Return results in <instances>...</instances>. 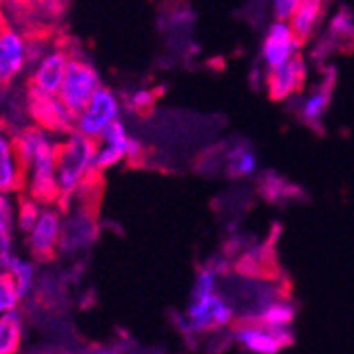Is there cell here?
I'll return each mask as SVG.
<instances>
[{"label": "cell", "mask_w": 354, "mask_h": 354, "mask_svg": "<svg viewBox=\"0 0 354 354\" xmlns=\"http://www.w3.org/2000/svg\"><path fill=\"white\" fill-rule=\"evenodd\" d=\"M13 136L17 155L26 170L24 196L41 206H57V140L35 125L19 127L17 132H13Z\"/></svg>", "instance_id": "obj_1"}, {"label": "cell", "mask_w": 354, "mask_h": 354, "mask_svg": "<svg viewBox=\"0 0 354 354\" xmlns=\"http://www.w3.org/2000/svg\"><path fill=\"white\" fill-rule=\"evenodd\" d=\"M95 159V142L73 132L64 136V140L57 142V189H59V202L57 208L66 212L77 193L83 189L85 183H89L95 174L93 168Z\"/></svg>", "instance_id": "obj_2"}, {"label": "cell", "mask_w": 354, "mask_h": 354, "mask_svg": "<svg viewBox=\"0 0 354 354\" xmlns=\"http://www.w3.org/2000/svg\"><path fill=\"white\" fill-rule=\"evenodd\" d=\"M24 106H26V115L32 119V123H35V127H39V130L51 136L53 134L68 136L75 132V115L64 106L59 95L28 89L24 98Z\"/></svg>", "instance_id": "obj_3"}, {"label": "cell", "mask_w": 354, "mask_h": 354, "mask_svg": "<svg viewBox=\"0 0 354 354\" xmlns=\"http://www.w3.org/2000/svg\"><path fill=\"white\" fill-rule=\"evenodd\" d=\"M102 87L100 83V75L93 68V64L87 62L83 55L75 53L71 57L66 77L62 81L59 87V100L64 102L75 117L85 109V104L91 100V95Z\"/></svg>", "instance_id": "obj_4"}, {"label": "cell", "mask_w": 354, "mask_h": 354, "mask_svg": "<svg viewBox=\"0 0 354 354\" xmlns=\"http://www.w3.org/2000/svg\"><path fill=\"white\" fill-rule=\"evenodd\" d=\"M119 115H121V102L117 98V93L102 85L91 95V100L85 104V109L75 117V132L95 142L113 123L121 121Z\"/></svg>", "instance_id": "obj_5"}, {"label": "cell", "mask_w": 354, "mask_h": 354, "mask_svg": "<svg viewBox=\"0 0 354 354\" xmlns=\"http://www.w3.org/2000/svg\"><path fill=\"white\" fill-rule=\"evenodd\" d=\"M142 157V147L138 140H134L127 134V127L123 121L113 123L109 130L95 140V159H93V168L98 174L102 170H109L121 162H138Z\"/></svg>", "instance_id": "obj_6"}, {"label": "cell", "mask_w": 354, "mask_h": 354, "mask_svg": "<svg viewBox=\"0 0 354 354\" xmlns=\"http://www.w3.org/2000/svg\"><path fill=\"white\" fill-rule=\"evenodd\" d=\"M234 337L252 354H278L295 342L291 327L248 323V320H234Z\"/></svg>", "instance_id": "obj_7"}, {"label": "cell", "mask_w": 354, "mask_h": 354, "mask_svg": "<svg viewBox=\"0 0 354 354\" xmlns=\"http://www.w3.org/2000/svg\"><path fill=\"white\" fill-rule=\"evenodd\" d=\"M234 314H236L234 306L221 293L210 299L189 301L185 318H183V331L187 335L218 331L227 325H234Z\"/></svg>", "instance_id": "obj_8"}, {"label": "cell", "mask_w": 354, "mask_h": 354, "mask_svg": "<svg viewBox=\"0 0 354 354\" xmlns=\"http://www.w3.org/2000/svg\"><path fill=\"white\" fill-rule=\"evenodd\" d=\"M73 55L75 51H71L66 45H49L47 51L35 62V71L28 79V89L57 95Z\"/></svg>", "instance_id": "obj_9"}, {"label": "cell", "mask_w": 354, "mask_h": 354, "mask_svg": "<svg viewBox=\"0 0 354 354\" xmlns=\"http://www.w3.org/2000/svg\"><path fill=\"white\" fill-rule=\"evenodd\" d=\"M64 212L57 206H43L41 216L35 227L30 230L28 248L37 261H51L62 244V230H64Z\"/></svg>", "instance_id": "obj_10"}, {"label": "cell", "mask_w": 354, "mask_h": 354, "mask_svg": "<svg viewBox=\"0 0 354 354\" xmlns=\"http://www.w3.org/2000/svg\"><path fill=\"white\" fill-rule=\"evenodd\" d=\"M32 62L30 43L19 30L7 26L0 32V87L11 85Z\"/></svg>", "instance_id": "obj_11"}, {"label": "cell", "mask_w": 354, "mask_h": 354, "mask_svg": "<svg viewBox=\"0 0 354 354\" xmlns=\"http://www.w3.org/2000/svg\"><path fill=\"white\" fill-rule=\"evenodd\" d=\"M26 189V170L17 155L15 136L9 127L0 125V193L13 196Z\"/></svg>", "instance_id": "obj_12"}, {"label": "cell", "mask_w": 354, "mask_h": 354, "mask_svg": "<svg viewBox=\"0 0 354 354\" xmlns=\"http://www.w3.org/2000/svg\"><path fill=\"white\" fill-rule=\"evenodd\" d=\"M306 62L299 51L293 57H288L282 66L268 68V87L272 100H282L288 98L291 93L301 91L306 85Z\"/></svg>", "instance_id": "obj_13"}, {"label": "cell", "mask_w": 354, "mask_h": 354, "mask_svg": "<svg viewBox=\"0 0 354 354\" xmlns=\"http://www.w3.org/2000/svg\"><path fill=\"white\" fill-rule=\"evenodd\" d=\"M331 51H342V53L354 51V15L348 9H342V13L333 17V21L327 28L325 39L318 41V49L314 51V55L320 57V53H323L325 57Z\"/></svg>", "instance_id": "obj_14"}, {"label": "cell", "mask_w": 354, "mask_h": 354, "mask_svg": "<svg viewBox=\"0 0 354 354\" xmlns=\"http://www.w3.org/2000/svg\"><path fill=\"white\" fill-rule=\"evenodd\" d=\"M325 5L320 0H299L297 9L291 17V24H288V30H291L293 41L297 47H304L312 37L316 28L323 24L325 17Z\"/></svg>", "instance_id": "obj_15"}, {"label": "cell", "mask_w": 354, "mask_h": 354, "mask_svg": "<svg viewBox=\"0 0 354 354\" xmlns=\"http://www.w3.org/2000/svg\"><path fill=\"white\" fill-rule=\"evenodd\" d=\"M295 53H297V45L293 41V35H291V30H288V26L280 24V21L272 24L268 37L263 41V49H261L266 66L278 68L288 57H293Z\"/></svg>", "instance_id": "obj_16"}, {"label": "cell", "mask_w": 354, "mask_h": 354, "mask_svg": "<svg viewBox=\"0 0 354 354\" xmlns=\"http://www.w3.org/2000/svg\"><path fill=\"white\" fill-rule=\"evenodd\" d=\"M333 85H335V71L329 68L327 71V79L320 81V85L310 93V98L301 106V119H304V123H308L310 127H314L316 132H320V119L325 117L327 106L331 102Z\"/></svg>", "instance_id": "obj_17"}, {"label": "cell", "mask_w": 354, "mask_h": 354, "mask_svg": "<svg viewBox=\"0 0 354 354\" xmlns=\"http://www.w3.org/2000/svg\"><path fill=\"white\" fill-rule=\"evenodd\" d=\"M24 339V316L9 312L0 316V354H17Z\"/></svg>", "instance_id": "obj_18"}, {"label": "cell", "mask_w": 354, "mask_h": 354, "mask_svg": "<svg viewBox=\"0 0 354 354\" xmlns=\"http://www.w3.org/2000/svg\"><path fill=\"white\" fill-rule=\"evenodd\" d=\"M297 314V306L291 304L288 299H280L268 308H263L261 312H257L252 316L246 318H238V320H248V323H261V325H284L288 327L293 323V318Z\"/></svg>", "instance_id": "obj_19"}, {"label": "cell", "mask_w": 354, "mask_h": 354, "mask_svg": "<svg viewBox=\"0 0 354 354\" xmlns=\"http://www.w3.org/2000/svg\"><path fill=\"white\" fill-rule=\"evenodd\" d=\"M7 272L17 286V293H19L21 301L35 293V288H37V263L35 261H28L24 257H13V261Z\"/></svg>", "instance_id": "obj_20"}, {"label": "cell", "mask_w": 354, "mask_h": 354, "mask_svg": "<svg viewBox=\"0 0 354 354\" xmlns=\"http://www.w3.org/2000/svg\"><path fill=\"white\" fill-rule=\"evenodd\" d=\"M257 168V155L248 147H238L227 153V174L234 178H242L252 174Z\"/></svg>", "instance_id": "obj_21"}, {"label": "cell", "mask_w": 354, "mask_h": 354, "mask_svg": "<svg viewBox=\"0 0 354 354\" xmlns=\"http://www.w3.org/2000/svg\"><path fill=\"white\" fill-rule=\"evenodd\" d=\"M41 210H43V206L37 204L35 200H30L26 196L19 198L17 208H15V225L19 227L21 234H26V236L30 234V230L35 227L39 216H41Z\"/></svg>", "instance_id": "obj_22"}, {"label": "cell", "mask_w": 354, "mask_h": 354, "mask_svg": "<svg viewBox=\"0 0 354 354\" xmlns=\"http://www.w3.org/2000/svg\"><path fill=\"white\" fill-rule=\"evenodd\" d=\"M21 304V297L17 293V286L9 272H0V316L17 312V306Z\"/></svg>", "instance_id": "obj_23"}, {"label": "cell", "mask_w": 354, "mask_h": 354, "mask_svg": "<svg viewBox=\"0 0 354 354\" xmlns=\"http://www.w3.org/2000/svg\"><path fill=\"white\" fill-rule=\"evenodd\" d=\"M15 227V204L11 202V196L0 193V232L11 234Z\"/></svg>", "instance_id": "obj_24"}, {"label": "cell", "mask_w": 354, "mask_h": 354, "mask_svg": "<svg viewBox=\"0 0 354 354\" xmlns=\"http://www.w3.org/2000/svg\"><path fill=\"white\" fill-rule=\"evenodd\" d=\"M13 236L0 232V272H7L13 261Z\"/></svg>", "instance_id": "obj_25"}, {"label": "cell", "mask_w": 354, "mask_h": 354, "mask_svg": "<svg viewBox=\"0 0 354 354\" xmlns=\"http://www.w3.org/2000/svg\"><path fill=\"white\" fill-rule=\"evenodd\" d=\"M297 3H299V0H276V3L272 5L276 21L284 24V19H291L295 9H297Z\"/></svg>", "instance_id": "obj_26"}, {"label": "cell", "mask_w": 354, "mask_h": 354, "mask_svg": "<svg viewBox=\"0 0 354 354\" xmlns=\"http://www.w3.org/2000/svg\"><path fill=\"white\" fill-rule=\"evenodd\" d=\"M153 100H155V95L151 91H138L132 95L130 100H127V106H130L132 111H147L153 106Z\"/></svg>", "instance_id": "obj_27"}, {"label": "cell", "mask_w": 354, "mask_h": 354, "mask_svg": "<svg viewBox=\"0 0 354 354\" xmlns=\"http://www.w3.org/2000/svg\"><path fill=\"white\" fill-rule=\"evenodd\" d=\"M7 28V17H5V11H3V5H0V32Z\"/></svg>", "instance_id": "obj_28"}]
</instances>
